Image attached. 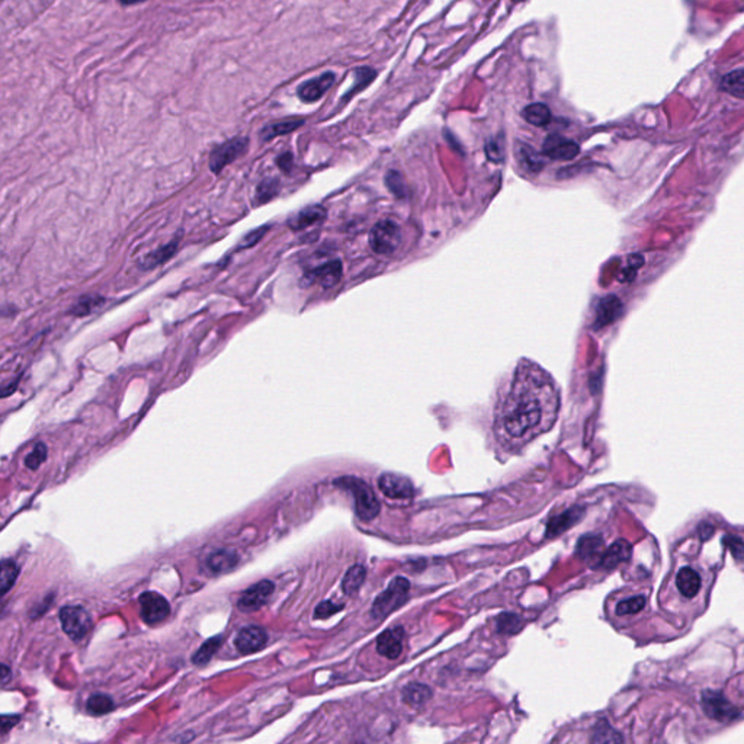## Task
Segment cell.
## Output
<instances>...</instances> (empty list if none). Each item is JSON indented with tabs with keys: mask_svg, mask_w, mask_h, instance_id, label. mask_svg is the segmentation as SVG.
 Returning a JSON list of instances; mask_svg holds the SVG:
<instances>
[{
	"mask_svg": "<svg viewBox=\"0 0 744 744\" xmlns=\"http://www.w3.org/2000/svg\"><path fill=\"white\" fill-rule=\"evenodd\" d=\"M559 391L551 375L522 361L494 412V434L504 449H521L548 432L559 414Z\"/></svg>",
	"mask_w": 744,
	"mask_h": 744,
	"instance_id": "1",
	"label": "cell"
},
{
	"mask_svg": "<svg viewBox=\"0 0 744 744\" xmlns=\"http://www.w3.org/2000/svg\"><path fill=\"white\" fill-rule=\"evenodd\" d=\"M335 483L354 496L355 512L360 519L372 521L378 516L381 511V504L370 484L357 477H342Z\"/></svg>",
	"mask_w": 744,
	"mask_h": 744,
	"instance_id": "2",
	"label": "cell"
},
{
	"mask_svg": "<svg viewBox=\"0 0 744 744\" xmlns=\"http://www.w3.org/2000/svg\"><path fill=\"white\" fill-rule=\"evenodd\" d=\"M410 583L404 577H396L389 581L387 589L378 595L372 603L371 613L374 618H385L402 608L409 599Z\"/></svg>",
	"mask_w": 744,
	"mask_h": 744,
	"instance_id": "3",
	"label": "cell"
},
{
	"mask_svg": "<svg viewBox=\"0 0 744 744\" xmlns=\"http://www.w3.org/2000/svg\"><path fill=\"white\" fill-rule=\"evenodd\" d=\"M402 242L400 227L391 220L377 223L370 233V246L378 255L393 253Z\"/></svg>",
	"mask_w": 744,
	"mask_h": 744,
	"instance_id": "4",
	"label": "cell"
},
{
	"mask_svg": "<svg viewBox=\"0 0 744 744\" xmlns=\"http://www.w3.org/2000/svg\"><path fill=\"white\" fill-rule=\"evenodd\" d=\"M64 633L74 641L83 640L92 628V618L82 606H64L60 611Z\"/></svg>",
	"mask_w": 744,
	"mask_h": 744,
	"instance_id": "5",
	"label": "cell"
},
{
	"mask_svg": "<svg viewBox=\"0 0 744 744\" xmlns=\"http://www.w3.org/2000/svg\"><path fill=\"white\" fill-rule=\"evenodd\" d=\"M700 703L705 714L715 721H730L738 717V710L720 692L705 691L702 693Z\"/></svg>",
	"mask_w": 744,
	"mask_h": 744,
	"instance_id": "6",
	"label": "cell"
},
{
	"mask_svg": "<svg viewBox=\"0 0 744 744\" xmlns=\"http://www.w3.org/2000/svg\"><path fill=\"white\" fill-rule=\"evenodd\" d=\"M249 146V140L243 137L233 138L218 148H215L210 156V169L214 173H220L227 165L239 159L243 153H246Z\"/></svg>",
	"mask_w": 744,
	"mask_h": 744,
	"instance_id": "7",
	"label": "cell"
},
{
	"mask_svg": "<svg viewBox=\"0 0 744 744\" xmlns=\"http://www.w3.org/2000/svg\"><path fill=\"white\" fill-rule=\"evenodd\" d=\"M141 618L148 625L165 621L170 613V605L162 595L156 592H144L140 596Z\"/></svg>",
	"mask_w": 744,
	"mask_h": 744,
	"instance_id": "8",
	"label": "cell"
},
{
	"mask_svg": "<svg viewBox=\"0 0 744 744\" xmlns=\"http://www.w3.org/2000/svg\"><path fill=\"white\" fill-rule=\"evenodd\" d=\"M273 591H275V584H273L270 580H262L243 592V595L240 596V599L238 602V606L243 612L258 611L263 605H266V602L270 599Z\"/></svg>",
	"mask_w": 744,
	"mask_h": 744,
	"instance_id": "9",
	"label": "cell"
},
{
	"mask_svg": "<svg viewBox=\"0 0 744 744\" xmlns=\"http://www.w3.org/2000/svg\"><path fill=\"white\" fill-rule=\"evenodd\" d=\"M378 489L389 499H410L414 494L413 483L400 474L384 473L378 479Z\"/></svg>",
	"mask_w": 744,
	"mask_h": 744,
	"instance_id": "10",
	"label": "cell"
},
{
	"mask_svg": "<svg viewBox=\"0 0 744 744\" xmlns=\"http://www.w3.org/2000/svg\"><path fill=\"white\" fill-rule=\"evenodd\" d=\"M542 151L545 156L554 160H571L579 154L580 147L573 140H569L559 134H551L545 138Z\"/></svg>",
	"mask_w": 744,
	"mask_h": 744,
	"instance_id": "11",
	"label": "cell"
},
{
	"mask_svg": "<svg viewBox=\"0 0 744 744\" xmlns=\"http://www.w3.org/2000/svg\"><path fill=\"white\" fill-rule=\"evenodd\" d=\"M335 79L336 77L333 73L326 71V73L315 77V79L307 81L305 83L298 86V91H297L298 98L305 103L319 101L333 86Z\"/></svg>",
	"mask_w": 744,
	"mask_h": 744,
	"instance_id": "12",
	"label": "cell"
},
{
	"mask_svg": "<svg viewBox=\"0 0 744 744\" xmlns=\"http://www.w3.org/2000/svg\"><path fill=\"white\" fill-rule=\"evenodd\" d=\"M404 637H406V633L403 630V626H394V628L385 630L377 638L378 653L389 660L397 658L403 651Z\"/></svg>",
	"mask_w": 744,
	"mask_h": 744,
	"instance_id": "13",
	"label": "cell"
},
{
	"mask_svg": "<svg viewBox=\"0 0 744 744\" xmlns=\"http://www.w3.org/2000/svg\"><path fill=\"white\" fill-rule=\"evenodd\" d=\"M266 643L267 634L260 626H246V628H243L238 634L236 640H234L238 650L243 654H252L255 651H259L266 646Z\"/></svg>",
	"mask_w": 744,
	"mask_h": 744,
	"instance_id": "14",
	"label": "cell"
},
{
	"mask_svg": "<svg viewBox=\"0 0 744 744\" xmlns=\"http://www.w3.org/2000/svg\"><path fill=\"white\" fill-rule=\"evenodd\" d=\"M631 556H633V545L625 539H618L603 553V556L599 560L598 567L605 569V570L615 569L616 566L628 561L631 559Z\"/></svg>",
	"mask_w": 744,
	"mask_h": 744,
	"instance_id": "15",
	"label": "cell"
},
{
	"mask_svg": "<svg viewBox=\"0 0 744 744\" xmlns=\"http://www.w3.org/2000/svg\"><path fill=\"white\" fill-rule=\"evenodd\" d=\"M583 515H584L583 507L574 506L571 509H567V511L563 512L561 515H557L553 519H550V522H548V525H546L545 536L546 538L559 536L561 532H564V531L570 529L573 525H576L583 518Z\"/></svg>",
	"mask_w": 744,
	"mask_h": 744,
	"instance_id": "16",
	"label": "cell"
},
{
	"mask_svg": "<svg viewBox=\"0 0 744 744\" xmlns=\"http://www.w3.org/2000/svg\"><path fill=\"white\" fill-rule=\"evenodd\" d=\"M622 312V304L619 298L615 295H608L602 298L596 308V322L595 327L602 329L611 323H613Z\"/></svg>",
	"mask_w": 744,
	"mask_h": 744,
	"instance_id": "17",
	"label": "cell"
},
{
	"mask_svg": "<svg viewBox=\"0 0 744 744\" xmlns=\"http://www.w3.org/2000/svg\"><path fill=\"white\" fill-rule=\"evenodd\" d=\"M342 262L340 260H332L326 265H322L316 267L315 270L310 272V277L312 281L319 282L325 288H332L342 280Z\"/></svg>",
	"mask_w": 744,
	"mask_h": 744,
	"instance_id": "18",
	"label": "cell"
},
{
	"mask_svg": "<svg viewBox=\"0 0 744 744\" xmlns=\"http://www.w3.org/2000/svg\"><path fill=\"white\" fill-rule=\"evenodd\" d=\"M700 576L691 567H683L676 576V586L685 598H695L700 591Z\"/></svg>",
	"mask_w": 744,
	"mask_h": 744,
	"instance_id": "19",
	"label": "cell"
},
{
	"mask_svg": "<svg viewBox=\"0 0 744 744\" xmlns=\"http://www.w3.org/2000/svg\"><path fill=\"white\" fill-rule=\"evenodd\" d=\"M602 548H603V538L601 535L587 534L579 539L576 554L581 560H589V559H595L596 556H599Z\"/></svg>",
	"mask_w": 744,
	"mask_h": 744,
	"instance_id": "20",
	"label": "cell"
},
{
	"mask_svg": "<svg viewBox=\"0 0 744 744\" xmlns=\"http://www.w3.org/2000/svg\"><path fill=\"white\" fill-rule=\"evenodd\" d=\"M325 217H326V211L323 207H319V205L308 207V208L300 211L294 218H291L290 225L294 230H302V228L311 227V225L323 221Z\"/></svg>",
	"mask_w": 744,
	"mask_h": 744,
	"instance_id": "21",
	"label": "cell"
},
{
	"mask_svg": "<svg viewBox=\"0 0 744 744\" xmlns=\"http://www.w3.org/2000/svg\"><path fill=\"white\" fill-rule=\"evenodd\" d=\"M522 116L526 123L535 127H545L551 121V111L545 103H531L522 111Z\"/></svg>",
	"mask_w": 744,
	"mask_h": 744,
	"instance_id": "22",
	"label": "cell"
},
{
	"mask_svg": "<svg viewBox=\"0 0 744 744\" xmlns=\"http://www.w3.org/2000/svg\"><path fill=\"white\" fill-rule=\"evenodd\" d=\"M179 242L180 239L176 238L175 240H172L170 243L159 248L158 250H154L153 253H150L144 260H143V267L144 269H153L156 266H159L162 263H166L176 252H178V246H179Z\"/></svg>",
	"mask_w": 744,
	"mask_h": 744,
	"instance_id": "23",
	"label": "cell"
},
{
	"mask_svg": "<svg viewBox=\"0 0 744 744\" xmlns=\"http://www.w3.org/2000/svg\"><path fill=\"white\" fill-rule=\"evenodd\" d=\"M365 577H367V570H365L364 566L358 564V566L350 567L346 571V574L343 577V581H342L343 592L346 595H349V596L357 593L361 589V586L364 584Z\"/></svg>",
	"mask_w": 744,
	"mask_h": 744,
	"instance_id": "24",
	"label": "cell"
},
{
	"mask_svg": "<svg viewBox=\"0 0 744 744\" xmlns=\"http://www.w3.org/2000/svg\"><path fill=\"white\" fill-rule=\"evenodd\" d=\"M207 563H208V567L211 569L213 573H225V571H230L231 569L236 567L238 556H236V553H233V551L221 550V551H217V553L211 554L208 557Z\"/></svg>",
	"mask_w": 744,
	"mask_h": 744,
	"instance_id": "25",
	"label": "cell"
},
{
	"mask_svg": "<svg viewBox=\"0 0 744 744\" xmlns=\"http://www.w3.org/2000/svg\"><path fill=\"white\" fill-rule=\"evenodd\" d=\"M302 124H304L302 120H285V121H280V123H273V124L266 126L262 130L260 137L263 141H269L278 136H285V134L295 131Z\"/></svg>",
	"mask_w": 744,
	"mask_h": 744,
	"instance_id": "26",
	"label": "cell"
},
{
	"mask_svg": "<svg viewBox=\"0 0 744 744\" xmlns=\"http://www.w3.org/2000/svg\"><path fill=\"white\" fill-rule=\"evenodd\" d=\"M403 700L410 707H420L429 698L432 696V691L429 686L422 683H410L403 689Z\"/></svg>",
	"mask_w": 744,
	"mask_h": 744,
	"instance_id": "27",
	"label": "cell"
},
{
	"mask_svg": "<svg viewBox=\"0 0 744 744\" xmlns=\"http://www.w3.org/2000/svg\"><path fill=\"white\" fill-rule=\"evenodd\" d=\"M721 89L735 98L744 99V68L728 73L723 77Z\"/></svg>",
	"mask_w": 744,
	"mask_h": 744,
	"instance_id": "28",
	"label": "cell"
},
{
	"mask_svg": "<svg viewBox=\"0 0 744 744\" xmlns=\"http://www.w3.org/2000/svg\"><path fill=\"white\" fill-rule=\"evenodd\" d=\"M354 74H355V85L347 92V95L345 96V101L350 99L352 96L357 95L362 89H365L367 86H370L371 82L377 77V71L371 67H360L355 70Z\"/></svg>",
	"mask_w": 744,
	"mask_h": 744,
	"instance_id": "29",
	"label": "cell"
},
{
	"mask_svg": "<svg viewBox=\"0 0 744 744\" xmlns=\"http://www.w3.org/2000/svg\"><path fill=\"white\" fill-rule=\"evenodd\" d=\"M223 644V637L221 636H217V637H213L210 640H207L198 650L197 653L193 654L192 657V661L195 664H205L208 663L213 656L215 654V651L220 648V646Z\"/></svg>",
	"mask_w": 744,
	"mask_h": 744,
	"instance_id": "30",
	"label": "cell"
},
{
	"mask_svg": "<svg viewBox=\"0 0 744 744\" xmlns=\"http://www.w3.org/2000/svg\"><path fill=\"white\" fill-rule=\"evenodd\" d=\"M88 711L93 715H102L113 710V700L103 693H95L88 699Z\"/></svg>",
	"mask_w": 744,
	"mask_h": 744,
	"instance_id": "31",
	"label": "cell"
},
{
	"mask_svg": "<svg viewBox=\"0 0 744 744\" xmlns=\"http://www.w3.org/2000/svg\"><path fill=\"white\" fill-rule=\"evenodd\" d=\"M103 302V298L101 297H96V295H86V297H82L79 301H77L73 308H71V315L73 316H77V317H83V316H88L91 315V312L93 310H96L101 304Z\"/></svg>",
	"mask_w": 744,
	"mask_h": 744,
	"instance_id": "32",
	"label": "cell"
},
{
	"mask_svg": "<svg viewBox=\"0 0 744 744\" xmlns=\"http://www.w3.org/2000/svg\"><path fill=\"white\" fill-rule=\"evenodd\" d=\"M522 628V621L516 613H501L497 618V631L500 634H516Z\"/></svg>",
	"mask_w": 744,
	"mask_h": 744,
	"instance_id": "33",
	"label": "cell"
},
{
	"mask_svg": "<svg viewBox=\"0 0 744 744\" xmlns=\"http://www.w3.org/2000/svg\"><path fill=\"white\" fill-rule=\"evenodd\" d=\"M646 606V598L644 596H634L630 599H625L616 605V615L625 616V615H636L640 611H643Z\"/></svg>",
	"mask_w": 744,
	"mask_h": 744,
	"instance_id": "34",
	"label": "cell"
},
{
	"mask_svg": "<svg viewBox=\"0 0 744 744\" xmlns=\"http://www.w3.org/2000/svg\"><path fill=\"white\" fill-rule=\"evenodd\" d=\"M19 569L15 561L4 560L2 561V595H6L8 591L14 586L18 577Z\"/></svg>",
	"mask_w": 744,
	"mask_h": 744,
	"instance_id": "35",
	"label": "cell"
},
{
	"mask_svg": "<svg viewBox=\"0 0 744 744\" xmlns=\"http://www.w3.org/2000/svg\"><path fill=\"white\" fill-rule=\"evenodd\" d=\"M516 154H519L521 162L525 163V166L529 170H539L542 168V162L539 159V156L531 147L521 144V148L516 151Z\"/></svg>",
	"mask_w": 744,
	"mask_h": 744,
	"instance_id": "36",
	"label": "cell"
},
{
	"mask_svg": "<svg viewBox=\"0 0 744 744\" xmlns=\"http://www.w3.org/2000/svg\"><path fill=\"white\" fill-rule=\"evenodd\" d=\"M593 741H596V743H603V741L605 743H609V741L621 743L622 737L615 730H612L606 721H602L596 727V731H595V735H593Z\"/></svg>",
	"mask_w": 744,
	"mask_h": 744,
	"instance_id": "37",
	"label": "cell"
},
{
	"mask_svg": "<svg viewBox=\"0 0 744 744\" xmlns=\"http://www.w3.org/2000/svg\"><path fill=\"white\" fill-rule=\"evenodd\" d=\"M47 459V447L44 444H36L32 452L25 458V465L29 469H36Z\"/></svg>",
	"mask_w": 744,
	"mask_h": 744,
	"instance_id": "38",
	"label": "cell"
},
{
	"mask_svg": "<svg viewBox=\"0 0 744 744\" xmlns=\"http://www.w3.org/2000/svg\"><path fill=\"white\" fill-rule=\"evenodd\" d=\"M277 193H278V185L275 180L270 179V180L263 182L258 188V200H259V203H266L275 197Z\"/></svg>",
	"mask_w": 744,
	"mask_h": 744,
	"instance_id": "39",
	"label": "cell"
},
{
	"mask_svg": "<svg viewBox=\"0 0 744 744\" xmlns=\"http://www.w3.org/2000/svg\"><path fill=\"white\" fill-rule=\"evenodd\" d=\"M342 609H343V605H342V603H335V602H332V601H325V602H322V603L316 608V611H315V616H316L317 619L329 618V616L337 613V612L342 611Z\"/></svg>",
	"mask_w": 744,
	"mask_h": 744,
	"instance_id": "40",
	"label": "cell"
},
{
	"mask_svg": "<svg viewBox=\"0 0 744 744\" xmlns=\"http://www.w3.org/2000/svg\"><path fill=\"white\" fill-rule=\"evenodd\" d=\"M725 545L728 546V550L731 551V554L737 559V560H743L744 559V542L737 538V536H727L724 539Z\"/></svg>",
	"mask_w": 744,
	"mask_h": 744,
	"instance_id": "41",
	"label": "cell"
},
{
	"mask_svg": "<svg viewBox=\"0 0 744 744\" xmlns=\"http://www.w3.org/2000/svg\"><path fill=\"white\" fill-rule=\"evenodd\" d=\"M267 230H269V227H267V225H263V227H260V228H258V230L249 233L248 236L245 238V240L240 243L239 248H240V249H243V248L248 249V248L255 246V245H256V243L263 238V234H265Z\"/></svg>",
	"mask_w": 744,
	"mask_h": 744,
	"instance_id": "42",
	"label": "cell"
},
{
	"mask_svg": "<svg viewBox=\"0 0 744 744\" xmlns=\"http://www.w3.org/2000/svg\"><path fill=\"white\" fill-rule=\"evenodd\" d=\"M387 185H388V188L391 190H393L397 195H402L404 192L402 176L397 172H388L387 173Z\"/></svg>",
	"mask_w": 744,
	"mask_h": 744,
	"instance_id": "43",
	"label": "cell"
},
{
	"mask_svg": "<svg viewBox=\"0 0 744 744\" xmlns=\"http://www.w3.org/2000/svg\"><path fill=\"white\" fill-rule=\"evenodd\" d=\"M486 151H487L489 159L493 160V162H500V160L503 159L501 147L497 144V141H490V143H487Z\"/></svg>",
	"mask_w": 744,
	"mask_h": 744,
	"instance_id": "44",
	"label": "cell"
},
{
	"mask_svg": "<svg viewBox=\"0 0 744 744\" xmlns=\"http://www.w3.org/2000/svg\"><path fill=\"white\" fill-rule=\"evenodd\" d=\"M18 721H19L18 715H4L2 717V730H4V733H8L11 730V727L18 724Z\"/></svg>",
	"mask_w": 744,
	"mask_h": 744,
	"instance_id": "45",
	"label": "cell"
},
{
	"mask_svg": "<svg viewBox=\"0 0 744 744\" xmlns=\"http://www.w3.org/2000/svg\"><path fill=\"white\" fill-rule=\"evenodd\" d=\"M291 163H292V156L290 153L281 156V158L278 159V165L284 169V170H288L291 168Z\"/></svg>",
	"mask_w": 744,
	"mask_h": 744,
	"instance_id": "46",
	"label": "cell"
},
{
	"mask_svg": "<svg viewBox=\"0 0 744 744\" xmlns=\"http://www.w3.org/2000/svg\"><path fill=\"white\" fill-rule=\"evenodd\" d=\"M121 5H126V6H131V5H137V4H143L146 2V0H120Z\"/></svg>",
	"mask_w": 744,
	"mask_h": 744,
	"instance_id": "47",
	"label": "cell"
},
{
	"mask_svg": "<svg viewBox=\"0 0 744 744\" xmlns=\"http://www.w3.org/2000/svg\"><path fill=\"white\" fill-rule=\"evenodd\" d=\"M2 672H4V673H2V683H6V681H8V678H9V669H8V666H6V664L2 666Z\"/></svg>",
	"mask_w": 744,
	"mask_h": 744,
	"instance_id": "48",
	"label": "cell"
}]
</instances>
